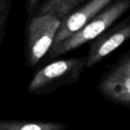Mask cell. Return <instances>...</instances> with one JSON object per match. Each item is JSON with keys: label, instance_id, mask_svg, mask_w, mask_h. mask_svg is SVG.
Returning <instances> with one entry per match:
<instances>
[{"label": "cell", "instance_id": "52a82bcc", "mask_svg": "<svg viewBox=\"0 0 130 130\" xmlns=\"http://www.w3.org/2000/svg\"><path fill=\"white\" fill-rule=\"evenodd\" d=\"M68 127L67 124L60 122L0 119V130H67Z\"/></svg>", "mask_w": 130, "mask_h": 130}, {"label": "cell", "instance_id": "8992f818", "mask_svg": "<svg viewBox=\"0 0 130 130\" xmlns=\"http://www.w3.org/2000/svg\"><path fill=\"white\" fill-rule=\"evenodd\" d=\"M114 0H88L62 18L61 24L54 38L53 43L65 40L80 30L94 16L103 11Z\"/></svg>", "mask_w": 130, "mask_h": 130}, {"label": "cell", "instance_id": "9c48e42d", "mask_svg": "<svg viewBox=\"0 0 130 130\" xmlns=\"http://www.w3.org/2000/svg\"><path fill=\"white\" fill-rule=\"evenodd\" d=\"M12 0H0V52L5 36L7 21L10 14Z\"/></svg>", "mask_w": 130, "mask_h": 130}, {"label": "cell", "instance_id": "ba28073f", "mask_svg": "<svg viewBox=\"0 0 130 130\" xmlns=\"http://www.w3.org/2000/svg\"><path fill=\"white\" fill-rule=\"evenodd\" d=\"M88 0H43L36 14L52 13L64 18Z\"/></svg>", "mask_w": 130, "mask_h": 130}, {"label": "cell", "instance_id": "3957f363", "mask_svg": "<svg viewBox=\"0 0 130 130\" xmlns=\"http://www.w3.org/2000/svg\"><path fill=\"white\" fill-rule=\"evenodd\" d=\"M62 18L52 13L30 18L25 35V56L29 68H35L52 48Z\"/></svg>", "mask_w": 130, "mask_h": 130}, {"label": "cell", "instance_id": "7a4b0ae2", "mask_svg": "<svg viewBox=\"0 0 130 130\" xmlns=\"http://www.w3.org/2000/svg\"><path fill=\"white\" fill-rule=\"evenodd\" d=\"M86 58H70L56 61L40 68L34 74L27 85V92L44 96L62 86L76 84L86 69Z\"/></svg>", "mask_w": 130, "mask_h": 130}, {"label": "cell", "instance_id": "6da1fadb", "mask_svg": "<svg viewBox=\"0 0 130 130\" xmlns=\"http://www.w3.org/2000/svg\"><path fill=\"white\" fill-rule=\"evenodd\" d=\"M128 10H130V0H114L80 30L65 40L53 43L48 52L49 58H56L91 42L114 24Z\"/></svg>", "mask_w": 130, "mask_h": 130}, {"label": "cell", "instance_id": "5b68a950", "mask_svg": "<svg viewBox=\"0 0 130 130\" xmlns=\"http://www.w3.org/2000/svg\"><path fill=\"white\" fill-rule=\"evenodd\" d=\"M130 39V15L112 24L90 42L85 67L90 68Z\"/></svg>", "mask_w": 130, "mask_h": 130}, {"label": "cell", "instance_id": "30bf717a", "mask_svg": "<svg viewBox=\"0 0 130 130\" xmlns=\"http://www.w3.org/2000/svg\"><path fill=\"white\" fill-rule=\"evenodd\" d=\"M42 0H26V12L28 18L35 16L37 12Z\"/></svg>", "mask_w": 130, "mask_h": 130}, {"label": "cell", "instance_id": "277c9868", "mask_svg": "<svg viewBox=\"0 0 130 130\" xmlns=\"http://www.w3.org/2000/svg\"><path fill=\"white\" fill-rule=\"evenodd\" d=\"M98 91L109 103L130 109V50L102 74Z\"/></svg>", "mask_w": 130, "mask_h": 130}]
</instances>
